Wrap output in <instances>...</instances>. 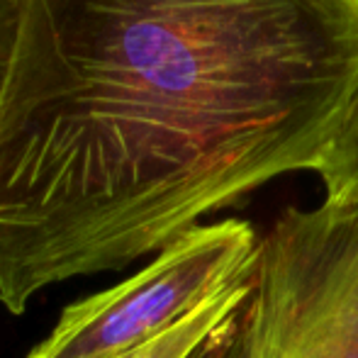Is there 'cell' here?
<instances>
[{"mask_svg":"<svg viewBox=\"0 0 358 358\" xmlns=\"http://www.w3.org/2000/svg\"><path fill=\"white\" fill-rule=\"evenodd\" d=\"M358 90V0H20L0 302L127 268L312 171Z\"/></svg>","mask_w":358,"mask_h":358,"instance_id":"obj_1","label":"cell"},{"mask_svg":"<svg viewBox=\"0 0 358 358\" xmlns=\"http://www.w3.org/2000/svg\"><path fill=\"white\" fill-rule=\"evenodd\" d=\"M236 358H358V205L285 208L271 222Z\"/></svg>","mask_w":358,"mask_h":358,"instance_id":"obj_2","label":"cell"},{"mask_svg":"<svg viewBox=\"0 0 358 358\" xmlns=\"http://www.w3.org/2000/svg\"><path fill=\"white\" fill-rule=\"evenodd\" d=\"M259 239L246 220L203 222L132 278L69 305L27 358H120L159 339L254 275Z\"/></svg>","mask_w":358,"mask_h":358,"instance_id":"obj_3","label":"cell"},{"mask_svg":"<svg viewBox=\"0 0 358 358\" xmlns=\"http://www.w3.org/2000/svg\"><path fill=\"white\" fill-rule=\"evenodd\" d=\"M312 173L324 185V203L358 205V90L322 146Z\"/></svg>","mask_w":358,"mask_h":358,"instance_id":"obj_4","label":"cell"},{"mask_svg":"<svg viewBox=\"0 0 358 358\" xmlns=\"http://www.w3.org/2000/svg\"><path fill=\"white\" fill-rule=\"evenodd\" d=\"M249 292L251 280L229 287L220 297H215L213 302H208L203 310H198L185 322H180L178 327H173L171 331L161 334L159 339L149 341V344L139 346V349L129 351V354L120 358H190L195 354V349L213 334L227 317L234 315L244 305Z\"/></svg>","mask_w":358,"mask_h":358,"instance_id":"obj_5","label":"cell"},{"mask_svg":"<svg viewBox=\"0 0 358 358\" xmlns=\"http://www.w3.org/2000/svg\"><path fill=\"white\" fill-rule=\"evenodd\" d=\"M249 300V297H246ZM246 305V302H244ZM244 305L229 315L220 327L195 349L190 358H236V346H239V324H241V310Z\"/></svg>","mask_w":358,"mask_h":358,"instance_id":"obj_6","label":"cell"},{"mask_svg":"<svg viewBox=\"0 0 358 358\" xmlns=\"http://www.w3.org/2000/svg\"><path fill=\"white\" fill-rule=\"evenodd\" d=\"M20 22V0H0V95L8 78L10 59H13L15 37Z\"/></svg>","mask_w":358,"mask_h":358,"instance_id":"obj_7","label":"cell"}]
</instances>
